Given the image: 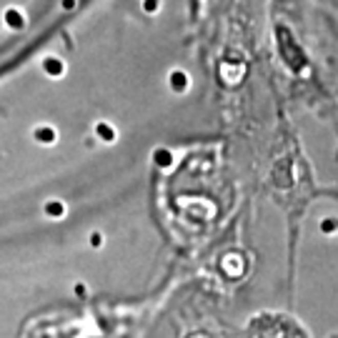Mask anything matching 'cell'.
Here are the masks:
<instances>
[{"instance_id": "cell-1", "label": "cell", "mask_w": 338, "mask_h": 338, "mask_svg": "<svg viewBox=\"0 0 338 338\" xmlns=\"http://www.w3.org/2000/svg\"><path fill=\"white\" fill-rule=\"evenodd\" d=\"M40 68H43L45 75H50V78H63L66 75V60L58 58V55H45L43 60H40Z\"/></svg>"}, {"instance_id": "cell-2", "label": "cell", "mask_w": 338, "mask_h": 338, "mask_svg": "<svg viewBox=\"0 0 338 338\" xmlns=\"http://www.w3.org/2000/svg\"><path fill=\"white\" fill-rule=\"evenodd\" d=\"M168 83H171V90L173 93H185V90L191 88V75L185 73V70H171V75H168Z\"/></svg>"}, {"instance_id": "cell-3", "label": "cell", "mask_w": 338, "mask_h": 338, "mask_svg": "<svg viewBox=\"0 0 338 338\" xmlns=\"http://www.w3.org/2000/svg\"><path fill=\"white\" fill-rule=\"evenodd\" d=\"M3 20H5V25L10 30H23L25 28V13H23L20 8H8L3 13Z\"/></svg>"}, {"instance_id": "cell-4", "label": "cell", "mask_w": 338, "mask_h": 338, "mask_svg": "<svg viewBox=\"0 0 338 338\" xmlns=\"http://www.w3.org/2000/svg\"><path fill=\"white\" fill-rule=\"evenodd\" d=\"M33 135H35V140L43 143V145H50V143L55 140V131H53L50 125H40V128H35Z\"/></svg>"}, {"instance_id": "cell-5", "label": "cell", "mask_w": 338, "mask_h": 338, "mask_svg": "<svg viewBox=\"0 0 338 338\" xmlns=\"http://www.w3.org/2000/svg\"><path fill=\"white\" fill-rule=\"evenodd\" d=\"M95 133L100 135V140H105V143H113L115 140V131H113L108 123H98L95 125Z\"/></svg>"}, {"instance_id": "cell-6", "label": "cell", "mask_w": 338, "mask_h": 338, "mask_svg": "<svg viewBox=\"0 0 338 338\" xmlns=\"http://www.w3.org/2000/svg\"><path fill=\"white\" fill-rule=\"evenodd\" d=\"M45 213H48V216H63V213H66V205L58 203V201H50L45 205Z\"/></svg>"}, {"instance_id": "cell-7", "label": "cell", "mask_w": 338, "mask_h": 338, "mask_svg": "<svg viewBox=\"0 0 338 338\" xmlns=\"http://www.w3.org/2000/svg\"><path fill=\"white\" fill-rule=\"evenodd\" d=\"M143 10L151 13V15L158 13V10H160V0H143Z\"/></svg>"}, {"instance_id": "cell-8", "label": "cell", "mask_w": 338, "mask_h": 338, "mask_svg": "<svg viewBox=\"0 0 338 338\" xmlns=\"http://www.w3.org/2000/svg\"><path fill=\"white\" fill-rule=\"evenodd\" d=\"M156 158H158V163H160V165H171V153H165V151H158Z\"/></svg>"}, {"instance_id": "cell-9", "label": "cell", "mask_w": 338, "mask_h": 338, "mask_svg": "<svg viewBox=\"0 0 338 338\" xmlns=\"http://www.w3.org/2000/svg\"><path fill=\"white\" fill-rule=\"evenodd\" d=\"M60 8H63V10H73V8H75V0H63Z\"/></svg>"}]
</instances>
